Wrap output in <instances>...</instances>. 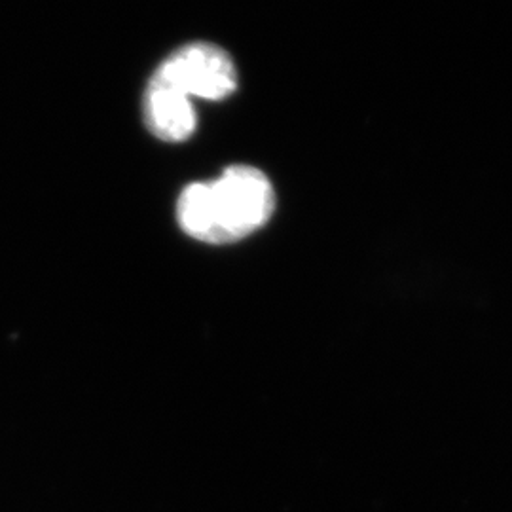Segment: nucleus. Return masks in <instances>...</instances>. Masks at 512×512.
Listing matches in <instances>:
<instances>
[{
  "instance_id": "f257e3e1",
  "label": "nucleus",
  "mask_w": 512,
  "mask_h": 512,
  "mask_svg": "<svg viewBox=\"0 0 512 512\" xmlns=\"http://www.w3.org/2000/svg\"><path fill=\"white\" fill-rule=\"evenodd\" d=\"M270 179L251 165H232L219 179L188 184L177 202L184 234L209 245L249 238L274 215Z\"/></svg>"
},
{
  "instance_id": "f03ea898",
  "label": "nucleus",
  "mask_w": 512,
  "mask_h": 512,
  "mask_svg": "<svg viewBox=\"0 0 512 512\" xmlns=\"http://www.w3.org/2000/svg\"><path fill=\"white\" fill-rule=\"evenodd\" d=\"M154 76L192 101H222L238 88L234 59L209 42H192L175 50L156 69Z\"/></svg>"
},
{
  "instance_id": "7ed1b4c3",
  "label": "nucleus",
  "mask_w": 512,
  "mask_h": 512,
  "mask_svg": "<svg viewBox=\"0 0 512 512\" xmlns=\"http://www.w3.org/2000/svg\"><path fill=\"white\" fill-rule=\"evenodd\" d=\"M143 110L147 128L160 141L181 143L190 139L198 126L194 101L156 76L148 82Z\"/></svg>"
}]
</instances>
